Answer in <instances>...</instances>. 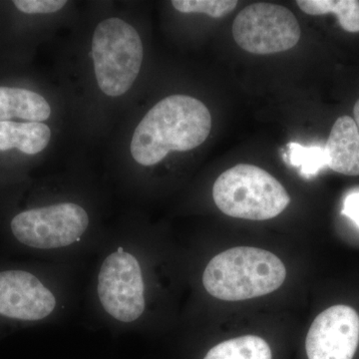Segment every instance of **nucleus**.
Returning a JSON list of instances; mask_svg holds the SVG:
<instances>
[{
    "instance_id": "nucleus-12",
    "label": "nucleus",
    "mask_w": 359,
    "mask_h": 359,
    "mask_svg": "<svg viewBox=\"0 0 359 359\" xmlns=\"http://www.w3.org/2000/svg\"><path fill=\"white\" fill-rule=\"evenodd\" d=\"M51 130L44 123L0 122V154L18 151L35 156L48 146Z\"/></svg>"
},
{
    "instance_id": "nucleus-18",
    "label": "nucleus",
    "mask_w": 359,
    "mask_h": 359,
    "mask_svg": "<svg viewBox=\"0 0 359 359\" xmlns=\"http://www.w3.org/2000/svg\"><path fill=\"white\" fill-rule=\"evenodd\" d=\"M342 214L353 219L359 228V192L347 196L344 203Z\"/></svg>"
},
{
    "instance_id": "nucleus-5",
    "label": "nucleus",
    "mask_w": 359,
    "mask_h": 359,
    "mask_svg": "<svg viewBox=\"0 0 359 359\" xmlns=\"http://www.w3.org/2000/svg\"><path fill=\"white\" fill-rule=\"evenodd\" d=\"M89 216L74 203L30 207L14 212L9 237L23 249L45 252L76 244L88 230Z\"/></svg>"
},
{
    "instance_id": "nucleus-8",
    "label": "nucleus",
    "mask_w": 359,
    "mask_h": 359,
    "mask_svg": "<svg viewBox=\"0 0 359 359\" xmlns=\"http://www.w3.org/2000/svg\"><path fill=\"white\" fill-rule=\"evenodd\" d=\"M57 306L39 273L22 266L0 268V330L47 320Z\"/></svg>"
},
{
    "instance_id": "nucleus-10",
    "label": "nucleus",
    "mask_w": 359,
    "mask_h": 359,
    "mask_svg": "<svg viewBox=\"0 0 359 359\" xmlns=\"http://www.w3.org/2000/svg\"><path fill=\"white\" fill-rule=\"evenodd\" d=\"M327 166L346 176H359V131L353 118L335 121L325 147Z\"/></svg>"
},
{
    "instance_id": "nucleus-16",
    "label": "nucleus",
    "mask_w": 359,
    "mask_h": 359,
    "mask_svg": "<svg viewBox=\"0 0 359 359\" xmlns=\"http://www.w3.org/2000/svg\"><path fill=\"white\" fill-rule=\"evenodd\" d=\"M172 6L183 13H204L212 18H221L235 11L237 0H173Z\"/></svg>"
},
{
    "instance_id": "nucleus-15",
    "label": "nucleus",
    "mask_w": 359,
    "mask_h": 359,
    "mask_svg": "<svg viewBox=\"0 0 359 359\" xmlns=\"http://www.w3.org/2000/svg\"><path fill=\"white\" fill-rule=\"evenodd\" d=\"M289 148V162L292 166L301 168L302 174L311 178L327 166L325 148L318 146H302L292 142Z\"/></svg>"
},
{
    "instance_id": "nucleus-19",
    "label": "nucleus",
    "mask_w": 359,
    "mask_h": 359,
    "mask_svg": "<svg viewBox=\"0 0 359 359\" xmlns=\"http://www.w3.org/2000/svg\"><path fill=\"white\" fill-rule=\"evenodd\" d=\"M353 116H354V122H355L356 126H358V129L359 131V99L358 102L354 105L353 109Z\"/></svg>"
},
{
    "instance_id": "nucleus-17",
    "label": "nucleus",
    "mask_w": 359,
    "mask_h": 359,
    "mask_svg": "<svg viewBox=\"0 0 359 359\" xmlns=\"http://www.w3.org/2000/svg\"><path fill=\"white\" fill-rule=\"evenodd\" d=\"M13 6L25 14H49L60 11L67 2L65 0H13Z\"/></svg>"
},
{
    "instance_id": "nucleus-13",
    "label": "nucleus",
    "mask_w": 359,
    "mask_h": 359,
    "mask_svg": "<svg viewBox=\"0 0 359 359\" xmlns=\"http://www.w3.org/2000/svg\"><path fill=\"white\" fill-rule=\"evenodd\" d=\"M204 359H273L268 342L257 335L226 340L212 347Z\"/></svg>"
},
{
    "instance_id": "nucleus-4",
    "label": "nucleus",
    "mask_w": 359,
    "mask_h": 359,
    "mask_svg": "<svg viewBox=\"0 0 359 359\" xmlns=\"http://www.w3.org/2000/svg\"><path fill=\"white\" fill-rule=\"evenodd\" d=\"M92 56L99 88L107 96H121L133 86L141 70L140 35L120 18L101 21L92 39Z\"/></svg>"
},
{
    "instance_id": "nucleus-7",
    "label": "nucleus",
    "mask_w": 359,
    "mask_h": 359,
    "mask_svg": "<svg viewBox=\"0 0 359 359\" xmlns=\"http://www.w3.org/2000/svg\"><path fill=\"white\" fill-rule=\"evenodd\" d=\"M236 43L257 55L290 50L299 43L301 26L294 14L278 4H250L245 7L233 23Z\"/></svg>"
},
{
    "instance_id": "nucleus-9",
    "label": "nucleus",
    "mask_w": 359,
    "mask_h": 359,
    "mask_svg": "<svg viewBox=\"0 0 359 359\" xmlns=\"http://www.w3.org/2000/svg\"><path fill=\"white\" fill-rule=\"evenodd\" d=\"M359 344V316L351 306H334L316 316L306 339L309 359H353Z\"/></svg>"
},
{
    "instance_id": "nucleus-6",
    "label": "nucleus",
    "mask_w": 359,
    "mask_h": 359,
    "mask_svg": "<svg viewBox=\"0 0 359 359\" xmlns=\"http://www.w3.org/2000/svg\"><path fill=\"white\" fill-rule=\"evenodd\" d=\"M97 294L105 313L121 323H133L146 309L145 283L138 259L118 248L104 259Z\"/></svg>"
},
{
    "instance_id": "nucleus-3",
    "label": "nucleus",
    "mask_w": 359,
    "mask_h": 359,
    "mask_svg": "<svg viewBox=\"0 0 359 359\" xmlns=\"http://www.w3.org/2000/svg\"><path fill=\"white\" fill-rule=\"evenodd\" d=\"M215 204L231 218L266 221L290 203L282 184L262 168L240 164L219 175L212 187Z\"/></svg>"
},
{
    "instance_id": "nucleus-14",
    "label": "nucleus",
    "mask_w": 359,
    "mask_h": 359,
    "mask_svg": "<svg viewBox=\"0 0 359 359\" xmlns=\"http://www.w3.org/2000/svg\"><path fill=\"white\" fill-rule=\"evenodd\" d=\"M297 6L309 15L334 13L340 26L347 32H359L358 0H297Z\"/></svg>"
},
{
    "instance_id": "nucleus-11",
    "label": "nucleus",
    "mask_w": 359,
    "mask_h": 359,
    "mask_svg": "<svg viewBox=\"0 0 359 359\" xmlns=\"http://www.w3.org/2000/svg\"><path fill=\"white\" fill-rule=\"evenodd\" d=\"M51 108L41 94L16 85L0 84V122L43 123Z\"/></svg>"
},
{
    "instance_id": "nucleus-1",
    "label": "nucleus",
    "mask_w": 359,
    "mask_h": 359,
    "mask_svg": "<svg viewBox=\"0 0 359 359\" xmlns=\"http://www.w3.org/2000/svg\"><path fill=\"white\" fill-rule=\"evenodd\" d=\"M211 129V113L202 101L183 94L166 97L135 129L132 157L142 166H154L172 151L187 152L199 147Z\"/></svg>"
},
{
    "instance_id": "nucleus-2",
    "label": "nucleus",
    "mask_w": 359,
    "mask_h": 359,
    "mask_svg": "<svg viewBox=\"0 0 359 359\" xmlns=\"http://www.w3.org/2000/svg\"><path fill=\"white\" fill-rule=\"evenodd\" d=\"M285 278L287 269L273 252L237 247L212 257L203 273V285L221 301L241 302L276 292Z\"/></svg>"
}]
</instances>
